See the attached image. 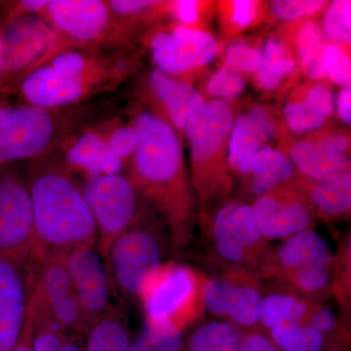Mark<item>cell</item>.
<instances>
[{
  "mask_svg": "<svg viewBox=\"0 0 351 351\" xmlns=\"http://www.w3.org/2000/svg\"><path fill=\"white\" fill-rule=\"evenodd\" d=\"M137 130V151L128 177L147 205L162 217L174 250L191 239L193 199L179 134L147 110L131 120Z\"/></svg>",
  "mask_w": 351,
  "mask_h": 351,
  "instance_id": "obj_1",
  "label": "cell"
},
{
  "mask_svg": "<svg viewBox=\"0 0 351 351\" xmlns=\"http://www.w3.org/2000/svg\"><path fill=\"white\" fill-rule=\"evenodd\" d=\"M34 219V257L97 247L98 232L82 182L57 152L23 163Z\"/></svg>",
  "mask_w": 351,
  "mask_h": 351,
  "instance_id": "obj_2",
  "label": "cell"
},
{
  "mask_svg": "<svg viewBox=\"0 0 351 351\" xmlns=\"http://www.w3.org/2000/svg\"><path fill=\"white\" fill-rule=\"evenodd\" d=\"M137 62L130 49L64 51L27 73L15 90L21 101L36 107H80L117 89L134 73Z\"/></svg>",
  "mask_w": 351,
  "mask_h": 351,
  "instance_id": "obj_3",
  "label": "cell"
},
{
  "mask_svg": "<svg viewBox=\"0 0 351 351\" xmlns=\"http://www.w3.org/2000/svg\"><path fill=\"white\" fill-rule=\"evenodd\" d=\"M98 106L45 108L0 100V166L54 154L82 127L101 119Z\"/></svg>",
  "mask_w": 351,
  "mask_h": 351,
  "instance_id": "obj_4",
  "label": "cell"
},
{
  "mask_svg": "<svg viewBox=\"0 0 351 351\" xmlns=\"http://www.w3.org/2000/svg\"><path fill=\"white\" fill-rule=\"evenodd\" d=\"M40 17L52 27L55 39L32 69L48 63L64 51L130 49L133 32L114 17L107 0H49Z\"/></svg>",
  "mask_w": 351,
  "mask_h": 351,
  "instance_id": "obj_5",
  "label": "cell"
},
{
  "mask_svg": "<svg viewBox=\"0 0 351 351\" xmlns=\"http://www.w3.org/2000/svg\"><path fill=\"white\" fill-rule=\"evenodd\" d=\"M169 247V235L149 213L113 240L106 263L124 304L138 301L143 283L163 265Z\"/></svg>",
  "mask_w": 351,
  "mask_h": 351,
  "instance_id": "obj_6",
  "label": "cell"
},
{
  "mask_svg": "<svg viewBox=\"0 0 351 351\" xmlns=\"http://www.w3.org/2000/svg\"><path fill=\"white\" fill-rule=\"evenodd\" d=\"M82 189L98 232L97 249L104 260L113 240L149 212L123 173L83 178Z\"/></svg>",
  "mask_w": 351,
  "mask_h": 351,
  "instance_id": "obj_7",
  "label": "cell"
},
{
  "mask_svg": "<svg viewBox=\"0 0 351 351\" xmlns=\"http://www.w3.org/2000/svg\"><path fill=\"white\" fill-rule=\"evenodd\" d=\"M202 284L186 265L164 263L141 287L138 301L144 307L145 322L184 329L202 302Z\"/></svg>",
  "mask_w": 351,
  "mask_h": 351,
  "instance_id": "obj_8",
  "label": "cell"
},
{
  "mask_svg": "<svg viewBox=\"0 0 351 351\" xmlns=\"http://www.w3.org/2000/svg\"><path fill=\"white\" fill-rule=\"evenodd\" d=\"M38 258L29 250L0 253V351H13L29 323Z\"/></svg>",
  "mask_w": 351,
  "mask_h": 351,
  "instance_id": "obj_9",
  "label": "cell"
},
{
  "mask_svg": "<svg viewBox=\"0 0 351 351\" xmlns=\"http://www.w3.org/2000/svg\"><path fill=\"white\" fill-rule=\"evenodd\" d=\"M217 255L239 269H265L269 258L265 240L258 232L253 211L246 203L232 201L219 207L210 225Z\"/></svg>",
  "mask_w": 351,
  "mask_h": 351,
  "instance_id": "obj_10",
  "label": "cell"
},
{
  "mask_svg": "<svg viewBox=\"0 0 351 351\" xmlns=\"http://www.w3.org/2000/svg\"><path fill=\"white\" fill-rule=\"evenodd\" d=\"M1 20V19H0ZM55 32L40 16L0 25V69L10 92L34 68L54 43Z\"/></svg>",
  "mask_w": 351,
  "mask_h": 351,
  "instance_id": "obj_11",
  "label": "cell"
},
{
  "mask_svg": "<svg viewBox=\"0 0 351 351\" xmlns=\"http://www.w3.org/2000/svg\"><path fill=\"white\" fill-rule=\"evenodd\" d=\"M34 242V207L24 168L0 166V253L29 250Z\"/></svg>",
  "mask_w": 351,
  "mask_h": 351,
  "instance_id": "obj_12",
  "label": "cell"
},
{
  "mask_svg": "<svg viewBox=\"0 0 351 351\" xmlns=\"http://www.w3.org/2000/svg\"><path fill=\"white\" fill-rule=\"evenodd\" d=\"M250 270L203 280L202 304L210 313L241 329H254L260 323L262 291Z\"/></svg>",
  "mask_w": 351,
  "mask_h": 351,
  "instance_id": "obj_13",
  "label": "cell"
},
{
  "mask_svg": "<svg viewBox=\"0 0 351 351\" xmlns=\"http://www.w3.org/2000/svg\"><path fill=\"white\" fill-rule=\"evenodd\" d=\"M149 45L156 69L173 77L211 63L219 50L216 38L209 32L184 25L170 32H156Z\"/></svg>",
  "mask_w": 351,
  "mask_h": 351,
  "instance_id": "obj_14",
  "label": "cell"
},
{
  "mask_svg": "<svg viewBox=\"0 0 351 351\" xmlns=\"http://www.w3.org/2000/svg\"><path fill=\"white\" fill-rule=\"evenodd\" d=\"M66 263L89 330L113 306L112 282L107 263L97 247H82L69 251Z\"/></svg>",
  "mask_w": 351,
  "mask_h": 351,
  "instance_id": "obj_15",
  "label": "cell"
},
{
  "mask_svg": "<svg viewBox=\"0 0 351 351\" xmlns=\"http://www.w3.org/2000/svg\"><path fill=\"white\" fill-rule=\"evenodd\" d=\"M251 207L265 240L286 239L313 225V212L301 189L285 184L258 197Z\"/></svg>",
  "mask_w": 351,
  "mask_h": 351,
  "instance_id": "obj_16",
  "label": "cell"
},
{
  "mask_svg": "<svg viewBox=\"0 0 351 351\" xmlns=\"http://www.w3.org/2000/svg\"><path fill=\"white\" fill-rule=\"evenodd\" d=\"M234 112L228 101L205 100L189 108L184 133L195 171L213 161L232 134Z\"/></svg>",
  "mask_w": 351,
  "mask_h": 351,
  "instance_id": "obj_17",
  "label": "cell"
},
{
  "mask_svg": "<svg viewBox=\"0 0 351 351\" xmlns=\"http://www.w3.org/2000/svg\"><path fill=\"white\" fill-rule=\"evenodd\" d=\"M66 255L49 254L36 258V287L53 318L64 329L84 337L88 326L69 274Z\"/></svg>",
  "mask_w": 351,
  "mask_h": 351,
  "instance_id": "obj_18",
  "label": "cell"
},
{
  "mask_svg": "<svg viewBox=\"0 0 351 351\" xmlns=\"http://www.w3.org/2000/svg\"><path fill=\"white\" fill-rule=\"evenodd\" d=\"M112 115L82 127L69 136L58 149L62 162L78 177L119 174L121 168L108 152V136Z\"/></svg>",
  "mask_w": 351,
  "mask_h": 351,
  "instance_id": "obj_19",
  "label": "cell"
},
{
  "mask_svg": "<svg viewBox=\"0 0 351 351\" xmlns=\"http://www.w3.org/2000/svg\"><path fill=\"white\" fill-rule=\"evenodd\" d=\"M142 92L154 113L178 133H184L189 108L205 100L193 85L152 69L142 83Z\"/></svg>",
  "mask_w": 351,
  "mask_h": 351,
  "instance_id": "obj_20",
  "label": "cell"
},
{
  "mask_svg": "<svg viewBox=\"0 0 351 351\" xmlns=\"http://www.w3.org/2000/svg\"><path fill=\"white\" fill-rule=\"evenodd\" d=\"M232 169L250 178V191L257 198L286 184L295 174L290 157L267 145L240 156Z\"/></svg>",
  "mask_w": 351,
  "mask_h": 351,
  "instance_id": "obj_21",
  "label": "cell"
},
{
  "mask_svg": "<svg viewBox=\"0 0 351 351\" xmlns=\"http://www.w3.org/2000/svg\"><path fill=\"white\" fill-rule=\"evenodd\" d=\"M334 263L326 240L313 228H308L286 239L276 255L269 256L263 270H272L279 277L304 267Z\"/></svg>",
  "mask_w": 351,
  "mask_h": 351,
  "instance_id": "obj_22",
  "label": "cell"
},
{
  "mask_svg": "<svg viewBox=\"0 0 351 351\" xmlns=\"http://www.w3.org/2000/svg\"><path fill=\"white\" fill-rule=\"evenodd\" d=\"M290 159L300 174L311 181H321L350 171L348 154L331 151L322 141L304 140L295 143Z\"/></svg>",
  "mask_w": 351,
  "mask_h": 351,
  "instance_id": "obj_23",
  "label": "cell"
},
{
  "mask_svg": "<svg viewBox=\"0 0 351 351\" xmlns=\"http://www.w3.org/2000/svg\"><path fill=\"white\" fill-rule=\"evenodd\" d=\"M277 124L267 110L260 106L240 114L233 124L228 145V163L235 165L240 156L257 149L276 136Z\"/></svg>",
  "mask_w": 351,
  "mask_h": 351,
  "instance_id": "obj_24",
  "label": "cell"
},
{
  "mask_svg": "<svg viewBox=\"0 0 351 351\" xmlns=\"http://www.w3.org/2000/svg\"><path fill=\"white\" fill-rule=\"evenodd\" d=\"M311 210L325 219H339L350 215L351 208L350 171L321 181H311V186H298Z\"/></svg>",
  "mask_w": 351,
  "mask_h": 351,
  "instance_id": "obj_25",
  "label": "cell"
},
{
  "mask_svg": "<svg viewBox=\"0 0 351 351\" xmlns=\"http://www.w3.org/2000/svg\"><path fill=\"white\" fill-rule=\"evenodd\" d=\"M84 351H129L130 325L124 302L112 307L84 336Z\"/></svg>",
  "mask_w": 351,
  "mask_h": 351,
  "instance_id": "obj_26",
  "label": "cell"
},
{
  "mask_svg": "<svg viewBox=\"0 0 351 351\" xmlns=\"http://www.w3.org/2000/svg\"><path fill=\"white\" fill-rule=\"evenodd\" d=\"M245 332L226 320L196 327L184 341V351H241Z\"/></svg>",
  "mask_w": 351,
  "mask_h": 351,
  "instance_id": "obj_27",
  "label": "cell"
},
{
  "mask_svg": "<svg viewBox=\"0 0 351 351\" xmlns=\"http://www.w3.org/2000/svg\"><path fill=\"white\" fill-rule=\"evenodd\" d=\"M313 307L298 295L274 293L263 298L260 323L269 331L276 327L304 324Z\"/></svg>",
  "mask_w": 351,
  "mask_h": 351,
  "instance_id": "obj_28",
  "label": "cell"
},
{
  "mask_svg": "<svg viewBox=\"0 0 351 351\" xmlns=\"http://www.w3.org/2000/svg\"><path fill=\"white\" fill-rule=\"evenodd\" d=\"M68 331L51 315L36 283L31 304L32 351H64Z\"/></svg>",
  "mask_w": 351,
  "mask_h": 351,
  "instance_id": "obj_29",
  "label": "cell"
},
{
  "mask_svg": "<svg viewBox=\"0 0 351 351\" xmlns=\"http://www.w3.org/2000/svg\"><path fill=\"white\" fill-rule=\"evenodd\" d=\"M262 64L257 73V83L261 89L274 91L280 86L295 69V61L282 41L269 39L262 51Z\"/></svg>",
  "mask_w": 351,
  "mask_h": 351,
  "instance_id": "obj_30",
  "label": "cell"
},
{
  "mask_svg": "<svg viewBox=\"0 0 351 351\" xmlns=\"http://www.w3.org/2000/svg\"><path fill=\"white\" fill-rule=\"evenodd\" d=\"M269 338L280 351H323L327 338L307 323L269 330Z\"/></svg>",
  "mask_w": 351,
  "mask_h": 351,
  "instance_id": "obj_31",
  "label": "cell"
},
{
  "mask_svg": "<svg viewBox=\"0 0 351 351\" xmlns=\"http://www.w3.org/2000/svg\"><path fill=\"white\" fill-rule=\"evenodd\" d=\"M297 47L304 73L311 80H321L324 77L322 64L324 43L319 25L313 21L304 23L298 32Z\"/></svg>",
  "mask_w": 351,
  "mask_h": 351,
  "instance_id": "obj_32",
  "label": "cell"
},
{
  "mask_svg": "<svg viewBox=\"0 0 351 351\" xmlns=\"http://www.w3.org/2000/svg\"><path fill=\"white\" fill-rule=\"evenodd\" d=\"M184 346L182 330L173 325H154L145 321L129 351H184Z\"/></svg>",
  "mask_w": 351,
  "mask_h": 351,
  "instance_id": "obj_33",
  "label": "cell"
},
{
  "mask_svg": "<svg viewBox=\"0 0 351 351\" xmlns=\"http://www.w3.org/2000/svg\"><path fill=\"white\" fill-rule=\"evenodd\" d=\"M138 144L137 130L132 121L125 123L120 117H112L108 136V152L113 160L125 168L137 151Z\"/></svg>",
  "mask_w": 351,
  "mask_h": 351,
  "instance_id": "obj_34",
  "label": "cell"
},
{
  "mask_svg": "<svg viewBox=\"0 0 351 351\" xmlns=\"http://www.w3.org/2000/svg\"><path fill=\"white\" fill-rule=\"evenodd\" d=\"M332 265H313L279 276L301 294L317 295L332 284Z\"/></svg>",
  "mask_w": 351,
  "mask_h": 351,
  "instance_id": "obj_35",
  "label": "cell"
},
{
  "mask_svg": "<svg viewBox=\"0 0 351 351\" xmlns=\"http://www.w3.org/2000/svg\"><path fill=\"white\" fill-rule=\"evenodd\" d=\"M323 29L332 43L348 45L351 40V2L335 0L323 17Z\"/></svg>",
  "mask_w": 351,
  "mask_h": 351,
  "instance_id": "obj_36",
  "label": "cell"
},
{
  "mask_svg": "<svg viewBox=\"0 0 351 351\" xmlns=\"http://www.w3.org/2000/svg\"><path fill=\"white\" fill-rule=\"evenodd\" d=\"M262 50L246 41H237L226 49V68L240 75L257 73L262 64Z\"/></svg>",
  "mask_w": 351,
  "mask_h": 351,
  "instance_id": "obj_37",
  "label": "cell"
},
{
  "mask_svg": "<svg viewBox=\"0 0 351 351\" xmlns=\"http://www.w3.org/2000/svg\"><path fill=\"white\" fill-rule=\"evenodd\" d=\"M284 117L290 130L297 135H302L324 126L325 119L320 113L315 112L304 101H291L284 108Z\"/></svg>",
  "mask_w": 351,
  "mask_h": 351,
  "instance_id": "obj_38",
  "label": "cell"
},
{
  "mask_svg": "<svg viewBox=\"0 0 351 351\" xmlns=\"http://www.w3.org/2000/svg\"><path fill=\"white\" fill-rule=\"evenodd\" d=\"M322 64L325 75L332 82L345 88H350V59L341 46L337 44L325 46L323 49Z\"/></svg>",
  "mask_w": 351,
  "mask_h": 351,
  "instance_id": "obj_39",
  "label": "cell"
},
{
  "mask_svg": "<svg viewBox=\"0 0 351 351\" xmlns=\"http://www.w3.org/2000/svg\"><path fill=\"white\" fill-rule=\"evenodd\" d=\"M245 85L243 76L223 66L208 80L206 91L215 100L228 101L237 98L244 91Z\"/></svg>",
  "mask_w": 351,
  "mask_h": 351,
  "instance_id": "obj_40",
  "label": "cell"
},
{
  "mask_svg": "<svg viewBox=\"0 0 351 351\" xmlns=\"http://www.w3.org/2000/svg\"><path fill=\"white\" fill-rule=\"evenodd\" d=\"M327 3L319 0H276L270 3V8L278 19L295 21L317 13Z\"/></svg>",
  "mask_w": 351,
  "mask_h": 351,
  "instance_id": "obj_41",
  "label": "cell"
},
{
  "mask_svg": "<svg viewBox=\"0 0 351 351\" xmlns=\"http://www.w3.org/2000/svg\"><path fill=\"white\" fill-rule=\"evenodd\" d=\"M49 0H18L0 2L2 16L0 19L8 22L29 16H41Z\"/></svg>",
  "mask_w": 351,
  "mask_h": 351,
  "instance_id": "obj_42",
  "label": "cell"
},
{
  "mask_svg": "<svg viewBox=\"0 0 351 351\" xmlns=\"http://www.w3.org/2000/svg\"><path fill=\"white\" fill-rule=\"evenodd\" d=\"M306 323L322 332L327 339L341 334L336 314L329 307L313 306L307 317Z\"/></svg>",
  "mask_w": 351,
  "mask_h": 351,
  "instance_id": "obj_43",
  "label": "cell"
},
{
  "mask_svg": "<svg viewBox=\"0 0 351 351\" xmlns=\"http://www.w3.org/2000/svg\"><path fill=\"white\" fill-rule=\"evenodd\" d=\"M307 106L327 119L335 110L334 97L330 88L325 84H316L307 92L304 100Z\"/></svg>",
  "mask_w": 351,
  "mask_h": 351,
  "instance_id": "obj_44",
  "label": "cell"
},
{
  "mask_svg": "<svg viewBox=\"0 0 351 351\" xmlns=\"http://www.w3.org/2000/svg\"><path fill=\"white\" fill-rule=\"evenodd\" d=\"M173 17L182 24L191 25L198 21V2L193 0H180L168 4Z\"/></svg>",
  "mask_w": 351,
  "mask_h": 351,
  "instance_id": "obj_45",
  "label": "cell"
},
{
  "mask_svg": "<svg viewBox=\"0 0 351 351\" xmlns=\"http://www.w3.org/2000/svg\"><path fill=\"white\" fill-rule=\"evenodd\" d=\"M232 21L237 27H248L255 20L257 15V2L239 0L232 1Z\"/></svg>",
  "mask_w": 351,
  "mask_h": 351,
  "instance_id": "obj_46",
  "label": "cell"
},
{
  "mask_svg": "<svg viewBox=\"0 0 351 351\" xmlns=\"http://www.w3.org/2000/svg\"><path fill=\"white\" fill-rule=\"evenodd\" d=\"M241 351H280L274 345L269 336L265 332L251 329L250 332H245L242 341Z\"/></svg>",
  "mask_w": 351,
  "mask_h": 351,
  "instance_id": "obj_47",
  "label": "cell"
},
{
  "mask_svg": "<svg viewBox=\"0 0 351 351\" xmlns=\"http://www.w3.org/2000/svg\"><path fill=\"white\" fill-rule=\"evenodd\" d=\"M321 141L331 151L338 152V154H346V152L350 149V138L346 134H331V135L321 138Z\"/></svg>",
  "mask_w": 351,
  "mask_h": 351,
  "instance_id": "obj_48",
  "label": "cell"
},
{
  "mask_svg": "<svg viewBox=\"0 0 351 351\" xmlns=\"http://www.w3.org/2000/svg\"><path fill=\"white\" fill-rule=\"evenodd\" d=\"M338 112L339 117L345 123H351V90L350 88H343L338 97Z\"/></svg>",
  "mask_w": 351,
  "mask_h": 351,
  "instance_id": "obj_49",
  "label": "cell"
},
{
  "mask_svg": "<svg viewBox=\"0 0 351 351\" xmlns=\"http://www.w3.org/2000/svg\"><path fill=\"white\" fill-rule=\"evenodd\" d=\"M323 351H350V339L348 332L339 334L327 339V346Z\"/></svg>",
  "mask_w": 351,
  "mask_h": 351,
  "instance_id": "obj_50",
  "label": "cell"
},
{
  "mask_svg": "<svg viewBox=\"0 0 351 351\" xmlns=\"http://www.w3.org/2000/svg\"><path fill=\"white\" fill-rule=\"evenodd\" d=\"M13 351H32L31 345V315H29V323L27 331H25L19 345Z\"/></svg>",
  "mask_w": 351,
  "mask_h": 351,
  "instance_id": "obj_51",
  "label": "cell"
},
{
  "mask_svg": "<svg viewBox=\"0 0 351 351\" xmlns=\"http://www.w3.org/2000/svg\"><path fill=\"white\" fill-rule=\"evenodd\" d=\"M0 25H1V20H0ZM8 93H10V88H9L5 76H4L1 69H0V100L3 99V97Z\"/></svg>",
  "mask_w": 351,
  "mask_h": 351,
  "instance_id": "obj_52",
  "label": "cell"
}]
</instances>
